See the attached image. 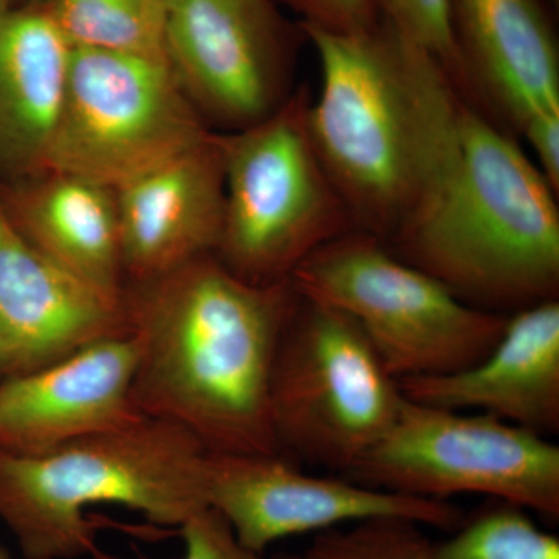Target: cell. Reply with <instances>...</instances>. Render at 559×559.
Wrapping results in <instances>:
<instances>
[{
  "mask_svg": "<svg viewBox=\"0 0 559 559\" xmlns=\"http://www.w3.org/2000/svg\"><path fill=\"white\" fill-rule=\"evenodd\" d=\"M299 301L293 280L253 285L216 255L127 285L135 409L189 430L210 454L282 455L272 374Z\"/></svg>",
  "mask_w": 559,
  "mask_h": 559,
  "instance_id": "6da1fadb",
  "label": "cell"
},
{
  "mask_svg": "<svg viewBox=\"0 0 559 559\" xmlns=\"http://www.w3.org/2000/svg\"><path fill=\"white\" fill-rule=\"evenodd\" d=\"M322 69L308 124L355 230L390 245L421 215L457 151V87L428 51L378 22L301 24Z\"/></svg>",
  "mask_w": 559,
  "mask_h": 559,
  "instance_id": "7a4b0ae2",
  "label": "cell"
},
{
  "mask_svg": "<svg viewBox=\"0 0 559 559\" xmlns=\"http://www.w3.org/2000/svg\"><path fill=\"white\" fill-rule=\"evenodd\" d=\"M557 194L462 95L454 159L421 215L388 248L466 304L510 316L558 299Z\"/></svg>",
  "mask_w": 559,
  "mask_h": 559,
  "instance_id": "3957f363",
  "label": "cell"
},
{
  "mask_svg": "<svg viewBox=\"0 0 559 559\" xmlns=\"http://www.w3.org/2000/svg\"><path fill=\"white\" fill-rule=\"evenodd\" d=\"M209 452L189 430L142 418L43 454L0 451V520L25 559L94 555L86 510L121 506L180 527L209 509Z\"/></svg>",
  "mask_w": 559,
  "mask_h": 559,
  "instance_id": "277c9868",
  "label": "cell"
},
{
  "mask_svg": "<svg viewBox=\"0 0 559 559\" xmlns=\"http://www.w3.org/2000/svg\"><path fill=\"white\" fill-rule=\"evenodd\" d=\"M310 103L300 87L259 123L216 131L226 198L215 255L253 285L290 280L312 252L355 230L312 142Z\"/></svg>",
  "mask_w": 559,
  "mask_h": 559,
  "instance_id": "5b68a950",
  "label": "cell"
},
{
  "mask_svg": "<svg viewBox=\"0 0 559 559\" xmlns=\"http://www.w3.org/2000/svg\"><path fill=\"white\" fill-rule=\"evenodd\" d=\"M290 280L301 296L347 314L399 381L473 366L495 347L509 318L459 299L360 230L312 252Z\"/></svg>",
  "mask_w": 559,
  "mask_h": 559,
  "instance_id": "8992f818",
  "label": "cell"
},
{
  "mask_svg": "<svg viewBox=\"0 0 559 559\" xmlns=\"http://www.w3.org/2000/svg\"><path fill=\"white\" fill-rule=\"evenodd\" d=\"M404 403L400 381L359 326L300 294L272 374L280 454L345 476L384 439Z\"/></svg>",
  "mask_w": 559,
  "mask_h": 559,
  "instance_id": "52a82bcc",
  "label": "cell"
},
{
  "mask_svg": "<svg viewBox=\"0 0 559 559\" xmlns=\"http://www.w3.org/2000/svg\"><path fill=\"white\" fill-rule=\"evenodd\" d=\"M344 477L415 498L479 495L559 520V447L479 412L406 399L384 439Z\"/></svg>",
  "mask_w": 559,
  "mask_h": 559,
  "instance_id": "ba28073f",
  "label": "cell"
},
{
  "mask_svg": "<svg viewBox=\"0 0 559 559\" xmlns=\"http://www.w3.org/2000/svg\"><path fill=\"white\" fill-rule=\"evenodd\" d=\"M212 131L165 58L70 49L47 171L116 190Z\"/></svg>",
  "mask_w": 559,
  "mask_h": 559,
  "instance_id": "9c48e42d",
  "label": "cell"
},
{
  "mask_svg": "<svg viewBox=\"0 0 559 559\" xmlns=\"http://www.w3.org/2000/svg\"><path fill=\"white\" fill-rule=\"evenodd\" d=\"M167 61L210 130H245L294 94L293 39L274 0H167Z\"/></svg>",
  "mask_w": 559,
  "mask_h": 559,
  "instance_id": "30bf717a",
  "label": "cell"
},
{
  "mask_svg": "<svg viewBox=\"0 0 559 559\" xmlns=\"http://www.w3.org/2000/svg\"><path fill=\"white\" fill-rule=\"evenodd\" d=\"M207 502L242 546L260 555L278 540L358 522L403 520L450 533L465 518L451 500L314 476L283 455L209 452Z\"/></svg>",
  "mask_w": 559,
  "mask_h": 559,
  "instance_id": "8fae6325",
  "label": "cell"
},
{
  "mask_svg": "<svg viewBox=\"0 0 559 559\" xmlns=\"http://www.w3.org/2000/svg\"><path fill=\"white\" fill-rule=\"evenodd\" d=\"M124 334V294L105 293L47 260L0 212V381Z\"/></svg>",
  "mask_w": 559,
  "mask_h": 559,
  "instance_id": "7c38bea8",
  "label": "cell"
},
{
  "mask_svg": "<svg viewBox=\"0 0 559 559\" xmlns=\"http://www.w3.org/2000/svg\"><path fill=\"white\" fill-rule=\"evenodd\" d=\"M138 344L109 337L0 381V451L35 455L146 418L132 403Z\"/></svg>",
  "mask_w": 559,
  "mask_h": 559,
  "instance_id": "4fadbf2b",
  "label": "cell"
},
{
  "mask_svg": "<svg viewBox=\"0 0 559 559\" xmlns=\"http://www.w3.org/2000/svg\"><path fill=\"white\" fill-rule=\"evenodd\" d=\"M114 193L127 285L215 255L226 198L218 132H210Z\"/></svg>",
  "mask_w": 559,
  "mask_h": 559,
  "instance_id": "5bb4252c",
  "label": "cell"
},
{
  "mask_svg": "<svg viewBox=\"0 0 559 559\" xmlns=\"http://www.w3.org/2000/svg\"><path fill=\"white\" fill-rule=\"evenodd\" d=\"M400 385L412 401L491 415L551 439L559 432V300L510 314L495 347L473 366Z\"/></svg>",
  "mask_w": 559,
  "mask_h": 559,
  "instance_id": "9a60e30c",
  "label": "cell"
},
{
  "mask_svg": "<svg viewBox=\"0 0 559 559\" xmlns=\"http://www.w3.org/2000/svg\"><path fill=\"white\" fill-rule=\"evenodd\" d=\"M462 95L480 91L522 128L559 114L557 36L540 0H451Z\"/></svg>",
  "mask_w": 559,
  "mask_h": 559,
  "instance_id": "2e32d148",
  "label": "cell"
},
{
  "mask_svg": "<svg viewBox=\"0 0 559 559\" xmlns=\"http://www.w3.org/2000/svg\"><path fill=\"white\" fill-rule=\"evenodd\" d=\"M0 207L22 240L95 288H127L116 193L66 173L44 171L0 190Z\"/></svg>",
  "mask_w": 559,
  "mask_h": 559,
  "instance_id": "e0dca14e",
  "label": "cell"
},
{
  "mask_svg": "<svg viewBox=\"0 0 559 559\" xmlns=\"http://www.w3.org/2000/svg\"><path fill=\"white\" fill-rule=\"evenodd\" d=\"M70 47L35 3L0 2V175L47 171Z\"/></svg>",
  "mask_w": 559,
  "mask_h": 559,
  "instance_id": "ac0fdd59",
  "label": "cell"
},
{
  "mask_svg": "<svg viewBox=\"0 0 559 559\" xmlns=\"http://www.w3.org/2000/svg\"><path fill=\"white\" fill-rule=\"evenodd\" d=\"M70 49L167 60L165 0H33Z\"/></svg>",
  "mask_w": 559,
  "mask_h": 559,
  "instance_id": "d6986e66",
  "label": "cell"
},
{
  "mask_svg": "<svg viewBox=\"0 0 559 559\" xmlns=\"http://www.w3.org/2000/svg\"><path fill=\"white\" fill-rule=\"evenodd\" d=\"M436 540V559H559V538L535 514L491 500Z\"/></svg>",
  "mask_w": 559,
  "mask_h": 559,
  "instance_id": "ffe728a7",
  "label": "cell"
},
{
  "mask_svg": "<svg viewBox=\"0 0 559 559\" xmlns=\"http://www.w3.org/2000/svg\"><path fill=\"white\" fill-rule=\"evenodd\" d=\"M417 522L377 520L312 535L304 549L277 559H436V540Z\"/></svg>",
  "mask_w": 559,
  "mask_h": 559,
  "instance_id": "44dd1931",
  "label": "cell"
},
{
  "mask_svg": "<svg viewBox=\"0 0 559 559\" xmlns=\"http://www.w3.org/2000/svg\"><path fill=\"white\" fill-rule=\"evenodd\" d=\"M380 20L447 70L462 90L463 76L451 27V0H374Z\"/></svg>",
  "mask_w": 559,
  "mask_h": 559,
  "instance_id": "7402d4cb",
  "label": "cell"
},
{
  "mask_svg": "<svg viewBox=\"0 0 559 559\" xmlns=\"http://www.w3.org/2000/svg\"><path fill=\"white\" fill-rule=\"evenodd\" d=\"M179 528L183 539V557L180 559H263V555L242 546L229 524L218 511L210 507L198 511ZM92 557L119 559L100 550L95 551Z\"/></svg>",
  "mask_w": 559,
  "mask_h": 559,
  "instance_id": "603a6c76",
  "label": "cell"
},
{
  "mask_svg": "<svg viewBox=\"0 0 559 559\" xmlns=\"http://www.w3.org/2000/svg\"><path fill=\"white\" fill-rule=\"evenodd\" d=\"M301 16V24L334 33L369 31L380 22L374 0H285Z\"/></svg>",
  "mask_w": 559,
  "mask_h": 559,
  "instance_id": "cb8c5ba5",
  "label": "cell"
},
{
  "mask_svg": "<svg viewBox=\"0 0 559 559\" xmlns=\"http://www.w3.org/2000/svg\"><path fill=\"white\" fill-rule=\"evenodd\" d=\"M530 148L535 154V164L549 180L551 189L559 190V114H546L528 121L522 128Z\"/></svg>",
  "mask_w": 559,
  "mask_h": 559,
  "instance_id": "d4e9b609",
  "label": "cell"
},
{
  "mask_svg": "<svg viewBox=\"0 0 559 559\" xmlns=\"http://www.w3.org/2000/svg\"><path fill=\"white\" fill-rule=\"evenodd\" d=\"M2 3H9V5H24V3H32L33 0H0Z\"/></svg>",
  "mask_w": 559,
  "mask_h": 559,
  "instance_id": "484cf974",
  "label": "cell"
},
{
  "mask_svg": "<svg viewBox=\"0 0 559 559\" xmlns=\"http://www.w3.org/2000/svg\"><path fill=\"white\" fill-rule=\"evenodd\" d=\"M0 559H11L10 555L7 554V551L3 550L2 547H0Z\"/></svg>",
  "mask_w": 559,
  "mask_h": 559,
  "instance_id": "4316f807",
  "label": "cell"
},
{
  "mask_svg": "<svg viewBox=\"0 0 559 559\" xmlns=\"http://www.w3.org/2000/svg\"><path fill=\"white\" fill-rule=\"evenodd\" d=\"M0 212H2V207H0Z\"/></svg>",
  "mask_w": 559,
  "mask_h": 559,
  "instance_id": "83f0119b",
  "label": "cell"
},
{
  "mask_svg": "<svg viewBox=\"0 0 559 559\" xmlns=\"http://www.w3.org/2000/svg\"><path fill=\"white\" fill-rule=\"evenodd\" d=\"M165 2H167V0H165Z\"/></svg>",
  "mask_w": 559,
  "mask_h": 559,
  "instance_id": "f1b7e54d",
  "label": "cell"
}]
</instances>
